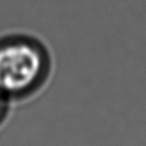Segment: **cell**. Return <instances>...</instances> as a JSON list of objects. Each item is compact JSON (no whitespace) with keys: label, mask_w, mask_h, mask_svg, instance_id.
<instances>
[{"label":"cell","mask_w":146,"mask_h":146,"mask_svg":"<svg viewBox=\"0 0 146 146\" xmlns=\"http://www.w3.org/2000/svg\"><path fill=\"white\" fill-rule=\"evenodd\" d=\"M48 47L35 36L11 33L0 38V91L11 101L33 96L52 73Z\"/></svg>","instance_id":"cell-1"},{"label":"cell","mask_w":146,"mask_h":146,"mask_svg":"<svg viewBox=\"0 0 146 146\" xmlns=\"http://www.w3.org/2000/svg\"><path fill=\"white\" fill-rule=\"evenodd\" d=\"M10 100L7 97L0 91V126L5 123L10 111Z\"/></svg>","instance_id":"cell-2"}]
</instances>
